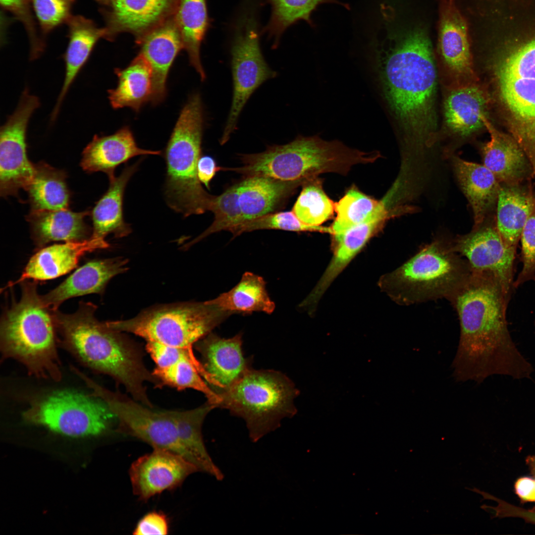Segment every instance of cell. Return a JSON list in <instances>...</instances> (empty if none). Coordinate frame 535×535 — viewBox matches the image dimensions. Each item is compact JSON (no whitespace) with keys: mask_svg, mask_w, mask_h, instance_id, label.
<instances>
[{"mask_svg":"<svg viewBox=\"0 0 535 535\" xmlns=\"http://www.w3.org/2000/svg\"><path fill=\"white\" fill-rule=\"evenodd\" d=\"M510 296L493 274L473 271L449 300L460 323L457 350L452 362L458 382H483L493 375L531 378L534 369L519 351L508 329Z\"/></svg>","mask_w":535,"mask_h":535,"instance_id":"obj_1","label":"cell"},{"mask_svg":"<svg viewBox=\"0 0 535 535\" xmlns=\"http://www.w3.org/2000/svg\"><path fill=\"white\" fill-rule=\"evenodd\" d=\"M385 98L400 126L419 144L430 143L436 128V71L430 43L415 32L393 46L373 41Z\"/></svg>","mask_w":535,"mask_h":535,"instance_id":"obj_2","label":"cell"},{"mask_svg":"<svg viewBox=\"0 0 535 535\" xmlns=\"http://www.w3.org/2000/svg\"><path fill=\"white\" fill-rule=\"evenodd\" d=\"M497 32L486 63L493 96L535 176V19L509 22Z\"/></svg>","mask_w":535,"mask_h":535,"instance_id":"obj_3","label":"cell"},{"mask_svg":"<svg viewBox=\"0 0 535 535\" xmlns=\"http://www.w3.org/2000/svg\"><path fill=\"white\" fill-rule=\"evenodd\" d=\"M96 306L81 302L71 314L52 310L57 343L84 367L122 384L135 400L153 407L146 384L160 385L143 363L139 349L121 332L95 316Z\"/></svg>","mask_w":535,"mask_h":535,"instance_id":"obj_4","label":"cell"},{"mask_svg":"<svg viewBox=\"0 0 535 535\" xmlns=\"http://www.w3.org/2000/svg\"><path fill=\"white\" fill-rule=\"evenodd\" d=\"M20 300L3 314L0 326L3 359H13L29 374L58 381L62 377L52 310L43 303L35 282L24 281Z\"/></svg>","mask_w":535,"mask_h":535,"instance_id":"obj_5","label":"cell"},{"mask_svg":"<svg viewBox=\"0 0 535 535\" xmlns=\"http://www.w3.org/2000/svg\"><path fill=\"white\" fill-rule=\"evenodd\" d=\"M376 151L365 152L350 148L337 140L328 141L317 135L299 136L283 145L243 155L242 165L235 171L248 176L260 175L304 183L323 173L346 174L352 166L374 162Z\"/></svg>","mask_w":535,"mask_h":535,"instance_id":"obj_6","label":"cell"},{"mask_svg":"<svg viewBox=\"0 0 535 535\" xmlns=\"http://www.w3.org/2000/svg\"><path fill=\"white\" fill-rule=\"evenodd\" d=\"M467 261L452 242L436 239L383 277L381 285L401 305L439 299L448 301L472 273Z\"/></svg>","mask_w":535,"mask_h":535,"instance_id":"obj_7","label":"cell"},{"mask_svg":"<svg viewBox=\"0 0 535 535\" xmlns=\"http://www.w3.org/2000/svg\"><path fill=\"white\" fill-rule=\"evenodd\" d=\"M203 123L201 99L195 94L182 109L163 154L166 202L184 217L210 211L214 197L204 189L197 173Z\"/></svg>","mask_w":535,"mask_h":535,"instance_id":"obj_8","label":"cell"},{"mask_svg":"<svg viewBox=\"0 0 535 535\" xmlns=\"http://www.w3.org/2000/svg\"><path fill=\"white\" fill-rule=\"evenodd\" d=\"M217 407L229 410L245 422L250 440L258 442L294 416V399L300 392L284 374L252 368L230 387L216 392Z\"/></svg>","mask_w":535,"mask_h":535,"instance_id":"obj_9","label":"cell"},{"mask_svg":"<svg viewBox=\"0 0 535 535\" xmlns=\"http://www.w3.org/2000/svg\"><path fill=\"white\" fill-rule=\"evenodd\" d=\"M231 315L207 301L160 307L129 320L106 323L115 330L134 334L147 342L194 354V345Z\"/></svg>","mask_w":535,"mask_h":535,"instance_id":"obj_10","label":"cell"},{"mask_svg":"<svg viewBox=\"0 0 535 535\" xmlns=\"http://www.w3.org/2000/svg\"><path fill=\"white\" fill-rule=\"evenodd\" d=\"M27 422L71 437L106 432L115 417L107 404L91 393L59 390L31 400L22 414Z\"/></svg>","mask_w":535,"mask_h":535,"instance_id":"obj_11","label":"cell"},{"mask_svg":"<svg viewBox=\"0 0 535 535\" xmlns=\"http://www.w3.org/2000/svg\"><path fill=\"white\" fill-rule=\"evenodd\" d=\"M79 377L102 399L118 422L119 430L149 444L153 448L168 450L185 457L175 422L169 410H157L113 392L99 384L82 372ZM186 458V457H185Z\"/></svg>","mask_w":535,"mask_h":535,"instance_id":"obj_12","label":"cell"},{"mask_svg":"<svg viewBox=\"0 0 535 535\" xmlns=\"http://www.w3.org/2000/svg\"><path fill=\"white\" fill-rule=\"evenodd\" d=\"M233 94L230 112L220 143L230 138L247 101L263 82L276 76L268 65L260 47L257 22L245 15L238 22L231 47Z\"/></svg>","mask_w":535,"mask_h":535,"instance_id":"obj_13","label":"cell"},{"mask_svg":"<svg viewBox=\"0 0 535 535\" xmlns=\"http://www.w3.org/2000/svg\"><path fill=\"white\" fill-rule=\"evenodd\" d=\"M39 98L23 92L15 111L0 130V194L3 197L17 196L30 181L34 164L27 154L26 132L34 111L40 106Z\"/></svg>","mask_w":535,"mask_h":535,"instance_id":"obj_14","label":"cell"},{"mask_svg":"<svg viewBox=\"0 0 535 535\" xmlns=\"http://www.w3.org/2000/svg\"><path fill=\"white\" fill-rule=\"evenodd\" d=\"M451 242L454 251L467 261L472 270L493 274L511 295L516 251L506 245L496 226L482 224Z\"/></svg>","mask_w":535,"mask_h":535,"instance_id":"obj_15","label":"cell"},{"mask_svg":"<svg viewBox=\"0 0 535 535\" xmlns=\"http://www.w3.org/2000/svg\"><path fill=\"white\" fill-rule=\"evenodd\" d=\"M198 468L182 455L160 448L135 460L129 475L134 494L147 501L165 491L180 486L188 477L199 472Z\"/></svg>","mask_w":535,"mask_h":535,"instance_id":"obj_16","label":"cell"},{"mask_svg":"<svg viewBox=\"0 0 535 535\" xmlns=\"http://www.w3.org/2000/svg\"><path fill=\"white\" fill-rule=\"evenodd\" d=\"M195 346L208 375L207 382L215 393L230 387L251 368L252 360L242 351L241 333L224 338L211 332Z\"/></svg>","mask_w":535,"mask_h":535,"instance_id":"obj_17","label":"cell"},{"mask_svg":"<svg viewBox=\"0 0 535 535\" xmlns=\"http://www.w3.org/2000/svg\"><path fill=\"white\" fill-rule=\"evenodd\" d=\"M108 247L105 240L90 237L43 247L31 258L20 277L6 287L29 279L36 281L57 278L75 268L86 254Z\"/></svg>","mask_w":535,"mask_h":535,"instance_id":"obj_18","label":"cell"},{"mask_svg":"<svg viewBox=\"0 0 535 535\" xmlns=\"http://www.w3.org/2000/svg\"><path fill=\"white\" fill-rule=\"evenodd\" d=\"M127 263L122 258L90 261L76 269L56 288L41 296L42 300L46 306L54 311L69 298L101 293L111 278L127 270Z\"/></svg>","mask_w":535,"mask_h":535,"instance_id":"obj_19","label":"cell"},{"mask_svg":"<svg viewBox=\"0 0 535 535\" xmlns=\"http://www.w3.org/2000/svg\"><path fill=\"white\" fill-rule=\"evenodd\" d=\"M160 154V151L139 148L131 130L125 126L111 135H95L84 149L80 165L88 172L102 171L110 179L115 176L117 166L131 158Z\"/></svg>","mask_w":535,"mask_h":535,"instance_id":"obj_20","label":"cell"},{"mask_svg":"<svg viewBox=\"0 0 535 535\" xmlns=\"http://www.w3.org/2000/svg\"><path fill=\"white\" fill-rule=\"evenodd\" d=\"M484 126L490 140L481 149L483 165L490 170L500 183L520 184L532 169L524 151L510 134L495 128L488 118Z\"/></svg>","mask_w":535,"mask_h":535,"instance_id":"obj_21","label":"cell"},{"mask_svg":"<svg viewBox=\"0 0 535 535\" xmlns=\"http://www.w3.org/2000/svg\"><path fill=\"white\" fill-rule=\"evenodd\" d=\"M489 102L487 92L476 83L451 90L444 105L447 127L453 133L464 137L485 127Z\"/></svg>","mask_w":535,"mask_h":535,"instance_id":"obj_22","label":"cell"},{"mask_svg":"<svg viewBox=\"0 0 535 535\" xmlns=\"http://www.w3.org/2000/svg\"><path fill=\"white\" fill-rule=\"evenodd\" d=\"M66 25L68 43L64 55L65 77L52 113V121L56 118L70 87L87 62L96 44L100 38H106L107 34L105 28L98 27L93 20L80 15H72Z\"/></svg>","mask_w":535,"mask_h":535,"instance_id":"obj_23","label":"cell"},{"mask_svg":"<svg viewBox=\"0 0 535 535\" xmlns=\"http://www.w3.org/2000/svg\"><path fill=\"white\" fill-rule=\"evenodd\" d=\"M183 43L177 27L166 24L148 34L142 41L139 54L149 63L152 72L154 105L160 103L166 95V80L169 69Z\"/></svg>","mask_w":535,"mask_h":535,"instance_id":"obj_24","label":"cell"},{"mask_svg":"<svg viewBox=\"0 0 535 535\" xmlns=\"http://www.w3.org/2000/svg\"><path fill=\"white\" fill-rule=\"evenodd\" d=\"M89 211L74 212L68 209L31 210L26 218L32 239L39 248L58 241H81L89 238L90 230L85 221Z\"/></svg>","mask_w":535,"mask_h":535,"instance_id":"obj_25","label":"cell"},{"mask_svg":"<svg viewBox=\"0 0 535 535\" xmlns=\"http://www.w3.org/2000/svg\"><path fill=\"white\" fill-rule=\"evenodd\" d=\"M215 407L209 401L198 408L185 411L169 410L177 430L181 446L186 459L199 472L220 481L224 479L221 470L213 461L205 444L202 425L208 414Z\"/></svg>","mask_w":535,"mask_h":535,"instance_id":"obj_26","label":"cell"},{"mask_svg":"<svg viewBox=\"0 0 535 535\" xmlns=\"http://www.w3.org/2000/svg\"><path fill=\"white\" fill-rule=\"evenodd\" d=\"M303 184L265 176L247 177L237 184L243 221L272 213Z\"/></svg>","mask_w":535,"mask_h":535,"instance_id":"obj_27","label":"cell"},{"mask_svg":"<svg viewBox=\"0 0 535 535\" xmlns=\"http://www.w3.org/2000/svg\"><path fill=\"white\" fill-rule=\"evenodd\" d=\"M140 161L126 165L119 176L109 179L107 192L96 203L91 212L93 221L91 237L105 240L109 234L121 238L131 232L123 217V196L126 186L138 170Z\"/></svg>","mask_w":535,"mask_h":535,"instance_id":"obj_28","label":"cell"},{"mask_svg":"<svg viewBox=\"0 0 535 535\" xmlns=\"http://www.w3.org/2000/svg\"><path fill=\"white\" fill-rule=\"evenodd\" d=\"M439 48L444 63L464 85L475 82L472 55L466 23L459 12L448 7L440 24Z\"/></svg>","mask_w":535,"mask_h":535,"instance_id":"obj_29","label":"cell"},{"mask_svg":"<svg viewBox=\"0 0 535 535\" xmlns=\"http://www.w3.org/2000/svg\"><path fill=\"white\" fill-rule=\"evenodd\" d=\"M452 164L461 188L472 207L474 227H478L497 203L500 183L483 164L457 157H453Z\"/></svg>","mask_w":535,"mask_h":535,"instance_id":"obj_30","label":"cell"},{"mask_svg":"<svg viewBox=\"0 0 535 535\" xmlns=\"http://www.w3.org/2000/svg\"><path fill=\"white\" fill-rule=\"evenodd\" d=\"M172 0H98L105 6L107 26L106 38L118 31L138 32L158 21L169 9Z\"/></svg>","mask_w":535,"mask_h":535,"instance_id":"obj_31","label":"cell"},{"mask_svg":"<svg viewBox=\"0 0 535 535\" xmlns=\"http://www.w3.org/2000/svg\"><path fill=\"white\" fill-rule=\"evenodd\" d=\"M535 203L532 190L520 184L500 183L496 228L506 245L516 251L524 226Z\"/></svg>","mask_w":535,"mask_h":535,"instance_id":"obj_32","label":"cell"},{"mask_svg":"<svg viewBox=\"0 0 535 535\" xmlns=\"http://www.w3.org/2000/svg\"><path fill=\"white\" fill-rule=\"evenodd\" d=\"M116 87L108 91V99L114 109L128 107L138 111L151 100L152 72L147 60L140 54L125 68H115Z\"/></svg>","mask_w":535,"mask_h":535,"instance_id":"obj_33","label":"cell"},{"mask_svg":"<svg viewBox=\"0 0 535 535\" xmlns=\"http://www.w3.org/2000/svg\"><path fill=\"white\" fill-rule=\"evenodd\" d=\"M66 173L44 162L34 164L33 176L24 189L32 210L68 209L70 193Z\"/></svg>","mask_w":535,"mask_h":535,"instance_id":"obj_34","label":"cell"},{"mask_svg":"<svg viewBox=\"0 0 535 535\" xmlns=\"http://www.w3.org/2000/svg\"><path fill=\"white\" fill-rule=\"evenodd\" d=\"M209 302L232 314L254 312L270 314L275 307L268 295L263 278L250 272L244 273L240 281L231 290Z\"/></svg>","mask_w":535,"mask_h":535,"instance_id":"obj_35","label":"cell"},{"mask_svg":"<svg viewBox=\"0 0 535 535\" xmlns=\"http://www.w3.org/2000/svg\"><path fill=\"white\" fill-rule=\"evenodd\" d=\"M176 17L190 64L204 80L206 74L200 60V49L209 25L206 0H179Z\"/></svg>","mask_w":535,"mask_h":535,"instance_id":"obj_36","label":"cell"},{"mask_svg":"<svg viewBox=\"0 0 535 535\" xmlns=\"http://www.w3.org/2000/svg\"><path fill=\"white\" fill-rule=\"evenodd\" d=\"M271 7L270 19L265 31L274 40L273 47L277 46L283 32L290 26L300 20L306 21L311 27L315 24L311 18L313 12L323 3H335L349 10V4L338 0H267Z\"/></svg>","mask_w":535,"mask_h":535,"instance_id":"obj_37","label":"cell"},{"mask_svg":"<svg viewBox=\"0 0 535 535\" xmlns=\"http://www.w3.org/2000/svg\"><path fill=\"white\" fill-rule=\"evenodd\" d=\"M152 374L160 385L165 384L179 390L193 389L203 393L207 401L217 408L219 397L204 379L207 374L201 361L185 358L167 368H155Z\"/></svg>","mask_w":535,"mask_h":535,"instance_id":"obj_38","label":"cell"},{"mask_svg":"<svg viewBox=\"0 0 535 535\" xmlns=\"http://www.w3.org/2000/svg\"><path fill=\"white\" fill-rule=\"evenodd\" d=\"M378 203V201L366 195L356 187L349 189L335 203L336 216L331 226L333 241L363 222L373 213Z\"/></svg>","mask_w":535,"mask_h":535,"instance_id":"obj_39","label":"cell"},{"mask_svg":"<svg viewBox=\"0 0 535 535\" xmlns=\"http://www.w3.org/2000/svg\"><path fill=\"white\" fill-rule=\"evenodd\" d=\"M314 178L302 186L293 212L303 222L320 226L329 219L335 211V204L324 191L321 181Z\"/></svg>","mask_w":535,"mask_h":535,"instance_id":"obj_40","label":"cell"},{"mask_svg":"<svg viewBox=\"0 0 535 535\" xmlns=\"http://www.w3.org/2000/svg\"><path fill=\"white\" fill-rule=\"evenodd\" d=\"M210 211L214 214L212 224L186 246L199 241L207 236L221 230L229 231L243 221L239 200L237 184L218 196H214Z\"/></svg>","mask_w":535,"mask_h":535,"instance_id":"obj_41","label":"cell"},{"mask_svg":"<svg viewBox=\"0 0 535 535\" xmlns=\"http://www.w3.org/2000/svg\"><path fill=\"white\" fill-rule=\"evenodd\" d=\"M263 229L332 233L331 227L310 225L303 222L293 211L270 213L244 221L231 228L229 231L233 237H236L244 232Z\"/></svg>","mask_w":535,"mask_h":535,"instance_id":"obj_42","label":"cell"},{"mask_svg":"<svg viewBox=\"0 0 535 535\" xmlns=\"http://www.w3.org/2000/svg\"><path fill=\"white\" fill-rule=\"evenodd\" d=\"M41 35L47 36L54 29L66 24L72 16L76 0H30Z\"/></svg>","mask_w":535,"mask_h":535,"instance_id":"obj_43","label":"cell"},{"mask_svg":"<svg viewBox=\"0 0 535 535\" xmlns=\"http://www.w3.org/2000/svg\"><path fill=\"white\" fill-rule=\"evenodd\" d=\"M3 10L10 12L23 25L30 44L32 60L39 57L45 48V39L40 33L33 13L30 0H0Z\"/></svg>","mask_w":535,"mask_h":535,"instance_id":"obj_44","label":"cell"},{"mask_svg":"<svg viewBox=\"0 0 535 535\" xmlns=\"http://www.w3.org/2000/svg\"><path fill=\"white\" fill-rule=\"evenodd\" d=\"M520 239L523 268L514 282L513 286L516 287L526 281L535 280V203L522 229Z\"/></svg>","mask_w":535,"mask_h":535,"instance_id":"obj_45","label":"cell"},{"mask_svg":"<svg viewBox=\"0 0 535 535\" xmlns=\"http://www.w3.org/2000/svg\"><path fill=\"white\" fill-rule=\"evenodd\" d=\"M146 350L157 368H167L187 357L196 362L199 361L195 354L158 342H147Z\"/></svg>","mask_w":535,"mask_h":535,"instance_id":"obj_46","label":"cell"},{"mask_svg":"<svg viewBox=\"0 0 535 535\" xmlns=\"http://www.w3.org/2000/svg\"><path fill=\"white\" fill-rule=\"evenodd\" d=\"M169 531V520L162 511H152L144 515L137 522L133 531L135 535H165Z\"/></svg>","mask_w":535,"mask_h":535,"instance_id":"obj_47","label":"cell"},{"mask_svg":"<svg viewBox=\"0 0 535 535\" xmlns=\"http://www.w3.org/2000/svg\"><path fill=\"white\" fill-rule=\"evenodd\" d=\"M220 169L217 167L214 160L209 156L200 157L197 165L198 178L208 189H210V182L214 177L215 172Z\"/></svg>","mask_w":535,"mask_h":535,"instance_id":"obj_48","label":"cell"},{"mask_svg":"<svg viewBox=\"0 0 535 535\" xmlns=\"http://www.w3.org/2000/svg\"><path fill=\"white\" fill-rule=\"evenodd\" d=\"M514 489L522 502H535V477L519 478L515 482Z\"/></svg>","mask_w":535,"mask_h":535,"instance_id":"obj_49","label":"cell"},{"mask_svg":"<svg viewBox=\"0 0 535 535\" xmlns=\"http://www.w3.org/2000/svg\"><path fill=\"white\" fill-rule=\"evenodd\" d=\"M511 516L523 519L528 523L535 524V510H527L514 506L511 510Z\"/></svg>","mask_w":535,"mask_h":535,"instance_id":"obj_50","label":"cell"},{"mask_svg":"<svg viewBox=\"0 0 535 535\" xmlns=\"http://www.w3.org/2000/svg\"><path fill=\"white\" fill-rule=\"evenodd\" d=\"M526 461L531 474L535 477V455L528 456Z\"/></svg>","mask_w":535,"mask_h":535,"instance_id":"obj_51","label":"cell"},{"mask_svg":"<svg viewBox=\"0 0 535 535\" xmlns=\"http://www.w3.org/2000/svg\"><path fill=\"white\" fill-rule=\"evenodd\" d=\"M95 0L96 1H98V0Z\"/></svg>","mask_w":535,"mask_h":535,"instance_id":"obj_52","label":"cell"}]
</instances>
